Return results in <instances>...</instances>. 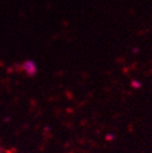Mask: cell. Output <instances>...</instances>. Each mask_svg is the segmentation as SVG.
Here are the masks:
<instances>
[{
    "label": "cell",
    "instance_id": "cell-1",
    "mask_svg": "<svg viewBox=\"0 0 152 153\" xmlns=\"http://www.w3.org/2000/svg\"><path fill=\"white\" fill-rule=\"evenodd\" d=\"M22 68L27 74H29V76H31L36 74V72H37V65L32 60L25 61L22 65Z\"/></svg>",
    "mask_w": 152,
    "mask_h": 153
},
{
    "label": "cell",
    "instance_id": "cell-2",
    "mask_svg": "<svg viewBox=\"0 0 152 153\" xmlns=\"http://www.w3.org/2000/svg\"><path fill=\"white\" fill-rule=\"evenodd\" d=\"M131 85H132V87H134V88H140V87H142V83L138 81H132Z\"/></svg>",
    "mask_w": 152,
    "mask_h": 153
},
{
    "label": "cell",
    "instance_id": "cell-3",
    "mask_svg": "<svg viewBox=\"0 0 152 153\" xmlns=\"http://www.w3.org/2000/svg\"><path fill=\"white\" fill-rule=\"evenodd\" d=\"M107 139H109V140H111V139H114V135H113V134H109V136L107 137Z\"/></svg>",
    "mask_w": 152,
    "mask_h": 153
}]
</instances>
